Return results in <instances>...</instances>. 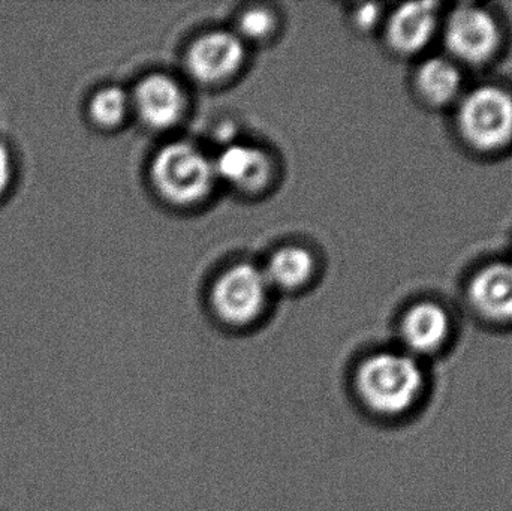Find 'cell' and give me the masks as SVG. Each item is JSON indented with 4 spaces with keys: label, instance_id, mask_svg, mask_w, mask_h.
Masks as SVG:
<instances>
[{
    "label": "cell",
    "instance_id": "6da1fadb",
    "mask_svg": "<svg viewBox=\"0 0 512 511\" xmlns=\"http://www.w3.org/2000/svg\"><path fill=\"white\" fill-rule=\"evenodd\" d=\"M355 390L367 410L397 420L421 408L430 392L426 363L399 350L367 357L355 372Z\"/></svg>",
    "mask_w": 512,
    "mask_h": 511
},
{
    "label": "cell",
    "instance_id": "7a4b0ae2",
    "mask_svg": "<svg viewBox=\"0 0 512 511\" xmlns=\"http://www.w3.org/2000/svg\"><path fill=\"white\" fill-rule=\"evenodd\" d=\"M150 176L158 194L176 206L206 200L218 180L213 159L188 141L162 147L153 158Z\"/></svg>",
    "mask_w": 512,
    "mask_h": 511
},
{
    "label": "cell",
    "instance_id": "3957f363",
    "mask_svg": "<svg viewBox=\"0 0 512 511\" xmlns=\"http://www.w3.org/2000/svg\"><path fill=\"white\" fill-rule=\"evenodd\" d=\"M459 126L469 144L498 150L512 140V96L501 87L481 86L463 98Z\"/></svg>",
    "mask_w": 512,
    "mask_h": 511
},
{
    "label": "cell",
    "instance_id": "277c9868",
    "mask_svg": "<svg viewBox=\"0 0 512 511\" xmlns=\"http://www.w3.org/2000/svg\"><path fill=\"white\" fill-rule=\"evenodd\" d=\"M270 290L264 270L251 263L236 264L213 285L212 306L224 323L249 326L264 314Z\"/></svg>",
    "mask_w": 512,
    "mask_h": 511
},
{
    "label": "cell",
    "instance_id": "5b68a950",
    "mask_svg": "<svg viewBox=\"0 0 512 511\" xmlns=\"http://www.w3.org/2000/svg\"><path fill=\"white\" fill-rule=\"evenodd\" d=\"M245 59V41L237 33L213 30L192 42L186 53V68L198 83L215 86L233 78Z\"/></svg>",
    "mask_w": 512,
    "mask_h": 511
},
{
    "label": "cell",
    "instance_id": "8992f818",
    "mask_svg": "<svg viewBox=\"0 0 512 511\" xmlns=\"http://www.w3.org/2000/svg\"><path fill=\"white\" fill-rule=\"evenodd\" d=\"M498 23L486 9L478 6H459L448 18L445 44L450 53L462 62H487L498 50Z\"/></svg>",
    "mask_w": 512,
    "mask_h": 511
},
{
    "label": "cell",
    "instance_id": "52a82bcc",
    "mask_svg": "<svg viewBox=\"0 0 512 511\" xmlns=\"http://www.w3.org/2000/svg\"><path fill=\"white\" fill-rule=\"evenodd\" d=\"M402 350L426 363L447 350L453 335L448 312L432 302L417 303L400 321Z\"/></svg>",
    "mask_w": 512,
    "mask_h": 511
},
{
    "label": "cell",
    "instance_id": "ba28073f",
    "mask_svg": "<svg viewBox=\"0 0 512 511\" xmlns=\"http://www.w3.org/2000/svg\"><path fill=\"white\" fill-rule=\"evenodd\" d=\"M132 108L144 125L158 131L173 128L186 110V95L174 78L150 74L135 87Z\"/></svg>",
    "mask_w": 512,
    "mask_h": 511
},
{
    "label": "cell",
    "instance_id": "9c48e42d",
    "mask_svg": "<svg viewBox=\"0 0 512 511\" xmlns=\"http://www.w3.org/2000/svg\"><path fill=\"white\" fill-rule=\"evenodd\" d=\"M218 180H224L242 192L262 191L273 177V161L270 156L249 144L233 143L224 146L218 158L213 159Z\"/></svg>",
    "mask_w": 512,
    "mask_h": 511
},
{
    "label": "cell",
    "instance_id": "30bf717a",
    "mask_svg": "<svg viewBox=\"0 0 512 511\" xmlns=\"http://www.w3.org/2000/svg\"><path fill=\"white\" fill-rule=\"evenodd\" d=\"M469 299L484 320L512 323V264H492L481 270L472 279Z\"/></svg>",
    "mask_w": 512,
    "mask_h": 511
},
{
    "label": "cell",
    "instance_id": "8fae6325",
    "mask_svg": "<svg viewBox=\"0 0 512 511\" xmlns=\"http://www.w3.org/2000/svg\"><path fill=\"white\" fill-rule=\"evenodd\" d=\"M435 3H408L400 6L388 21V42L394 50L414 54L423 50L435 35L438 24Z\"/></svg>",
    "mask_w": 512,
    "mask_h": 511
},
{
    "label": "cell",
    "instance_id": "7c38bea8",
    "mask_svg": "<svg viewBox=\"0 0 512 511\" xmlns=\"http://www.w3.org/2000/svg\"><path fill=\"white\" fill-rule=\"evenodd\" d=\"M270 287L292 291L304 287L315 272V260L301 246H285L277 249L264 267Z\"/></svg>",
    "mask_w": 512,
    "mask_h": 511
},
{
    "label": "cell",
    "instance_id": "4fadbf2b",
    "mask_svg": "<svg viewBox=\"0 0 512 511\" xmlns=\"http://www.w3.org/2000/svg\"><path fill=\"white\" fill-rule=\"evenodd\" d=\"M418 87L427 101L436 105L454 101L462 89V74L451 60L433 57L418 71Z\"/></svg>",
    "mask_w": 512,
    "mask_h": 511
},
{
    "label": "cell",
    "instance_id": "5bb4252c",
    "mask_svg": "<svg viewBox=\"0 0 512 511\" xmlns=\"http://www.w3.org/2000/svg\"><path fill=\"white\" fill-rule=\"evenodd\" d=\"M131 108V96L122 87L105 86L90 96L86 111L96 128L110 131L125 122Z\"/></svg>",
    "mask_w": 512,
    "mask_h": 511
},
{
    "label": "cell",
    "instance_id": "9a60e30c",
    "mask_svg": "<svg viewBox=\"0 0 512 511\" xmlns=\"http://www.w3.org/2000/svg\"><path fill=\"white\" fill-rule=\"evenodd\" d=\"M276 29V17L265 8H251L240 15L239 32L243 41H264Z\"/></svg>",
    "mask_w": 512,
    "mask_h": 511
},
{
    "label": "cell",
    "instance_id": "2e32d148",
    "mask_svg": "<svg viewBox=\"0 0 512 511\" xmlns=\"http://www.w3.org/2000/svg\"><path fill=\"white\" fill-rule=\"evenodd\" d=\"M17 156L11 144L0 138V203L8 198L17 182Z\"/></svg>",
    "mask_w": 512,
    "mask_h": 511
},
{
    "label": "cell",
    "instance_id": "e0dca14e",
    "mask_svg": "<svg viewBox=\"0 0 512 511\" xmlns=\"http://www.w3.org/2000/svg\"><path fill=\"white\" fill-rule=\"evenodd\" d=\"M379 17V8L376 5H366L355 12V24L361 29H370L375 26Z\"/></svg>",
    "mask_w": 512,
    "mask_h": 511
}]
</instances>
